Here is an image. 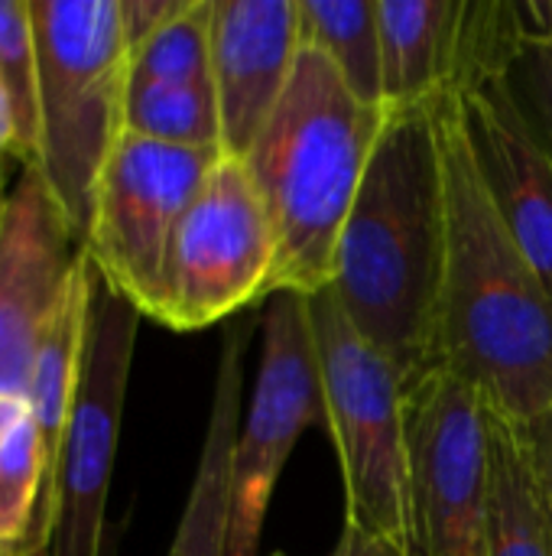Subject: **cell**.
Returning a JSON list of instances; mask_svg holds the SVG:
<instances>
[{"label": "cell", "instance_id": "2", "mask_svg": "<svg viewBox=\"0 0 552 556\" xmlns=\"http://www.w3.org/2000/svg\"><path fill=\"white\" fill-rule=\"evenodd\" d=\"M446 270L439 368L524 424L552 404V296L498 215L455 104L439 111Z\"/></svg>", "mask_w": 552, "mask_h": 556}, {"label": "cell", "instance_id": "22", "mask_svg": "<svg viewBox=\"0 0 552 556\" xmlns=\"http://www.w3.org/2000/svg\"><path fill=\"white\" fill-rule=\"evenodd\" d=\"M0 81L26 163H39V55L29 0H0Z\"/></svg>", "mask_w": 552, "mask_h": 556}, {"label": "cell", "instance_id": "28", "mask_svg": "<svg viewBox=\"0 0 552 556\" xmlns=\"http://www.w3.org/2000/svg\"><path fill=\"white\" fill-rule=\"evenodd\" d=\"M521 13L530 26L552 33V0H521Z\"/></svg>", "mask_w": 552, "mask_h": 556}, {"label": "cell", "instance_id": "18", "mask_svg": "<svg viewBox=\"0 0 552 556\" xmlns=\"http://www.w3.org/2000/svg\"><path fill=\"white\" fill-rule=\"evenodd\" d=\"M299 42L319 49L355 98L384 104L377 0H299Z\"/></svg>", "mask_w": 552, "mask_h": 556}, {"label": "cell", "instance_id": "9", "mask_svg": "<svg viewBox=\"0 0 552 556\" xmlns=\"http://www.w3.org/2000/svg\"><path fill=\"white\" fill-rule=\"evenodd\" d=\"M416 556L491 554L485 397L446 368L407 388Z\"/></svg>", "mask_w": 552, "mask_h": 556}, {"label": "cell", "instance_id": "15", "mask_svg": "<svg viewBox=\"0 0 552 556\" xmlns=\"http://www.w3.org/2000/svg\"><path fill=\"white\" fill-rule=\"evenodd\" d=\"M91 293H94V264L85 251V261L72 280V290L62 303V313L46 336L33 378H29V414L42 443V463H46V482H42V505L39 518L29 538L26 556L46 554L55 531V498H59V466L65 450L68 420L75 410L81 368H85V345H88V319H91Z\"/></svg>", "mask_w": 552, "mask_h": 556}, {"label": "cell", "instance_id": "26", "mask_svg": "<svg viewBox=\"0 0 552 556\" xmlns=\"http://www.w3.org/2000/svg\"><path fill=\"white\" fill-rule=\"evenodd\" d=\"M332 556H413L403 544L384 538V534H371V531H361L355 525H345L342 528V538L335 544Z\"/></svg>", "mask_w": 552, "mask_h": 556}, {"label": "cell", "instance_id": "5", "mask_svg": "<svg viewBox=\"0 0 552 556\" xmlns=\"http://www.w3.org/2000/svg\"><path fill=\"white\" fill-rule=\"evenodd\" d=\"M325 427L345 482V525L384 534L416 556L407 384L351 326L332 290L309 296Z\"/></svg>", "mask_w": 552, "mask_h": 556}, {"label": "cell", "instance_id": "21", "mask_svg": "<svg viewBox=\"0 0 552 556\" xmlns=\"http://www.w3.org/2000/svg\"><path fill=\"white\" fill-rule=\"evenodd\" d=\"M140 81H211V0H189L130 52V85Z\"/></svg>", "mask_w": 552, "mask_h": 556}, {"label": "cell", "instance_id": "23", "mask_svg": "<svg viewBox=\"0 0 552 556\" xmlns=\"http://www.w3.org/2000/svg\"><path fill=\"white\" fill-rule=\"evenodd\" d=\"M508 88L524 121L552 156V33L530 26L527 20H524L521 49L508 72Z\"/></svg>", "mask_w": 552, "mask_h": 556}, {"label": "cell", "instance_id": "11", "mask_svg": "<svg viewBox=\"0 0 552 556\" xmlns=\"http://www.w3.org/2000/svg\"><path fill=\"white\" fill-rule=\"evenodd\" d=\"M384 108H439L504 78L524 39L521 0H377Z\"/></svg>", "mask_w": 552, "mask_h": 556}, {"label": "cell", "instance_id": "14", "mask_svg": "<svg viewBox=\"0 0 552 556\" xmlns=\"http://www.w3.org/2000/svg\"><path fill=\"white\" fill-rule=\"evenodd\" d=\"M452 104L498 215L552 296V156L524 121L508 75Z\"/></svg>", "mask_w": 552, "mask_h": 556}, {"label": "cell", "instance_id": "29", "mask_svg": "<svg viewBox=\"0 0 552 556\" xmlns=\"http://www.w3.org/2000/svg\"><path fill=\"white\" fill-rule=\"evenodd\" d=\"M0 556H13V554H7V551H0Z\"/></svg>", "mask_w": 552, "mask_h": 556}, {"label": "cell", "instance_id": "6", "mask_svg": "<svg viewBox=\"0 0 552 556\" xmlns=\"http://www.w3.org/2000/svg\"><path fill=\"white\" fill-rule=\"evenodd\" d=\"M277 235L244 160L218 156L179 218L150 319L179 332L205 329L267 300Z\"/></svg>", "mask_w": 552, "mask_h": 556}, {"label": "cell", "instance_id": "3", "mask_svg": "<svg viewBox=\"0 0 552 556\" xmlns=\"http://www.w3.org/2000/svg\"><path fill=\"white\" fill-rule=\"evenodd\" d=\"M384 121L387 108L355 98L319 49H299L286 94L244 156L277 235L267 296L332 287L335 251Z\"/></svg>", "mask_w": 552, "mask_h": 556}, {"label": "cell", "instance_id": "4", "mask_svg": "<svg viewBox=\"0 0 552 556\" xmlns=\"http://www.w3.org/2000/svg\"><path fill=\"white\" fill-rule=\"evenodd\" d=\"M39 55V169L85 238L107 156L124 137L130 49L120 0H29Z\"/></svg>", "mask_w": 552, "mask_h": 556}, {"label": "cell", "instance_id": "20", "mask_svg": "<svg viewBox=\"0 0 552 556\" xmlns=\"http://www.w3.org/2000/svg\"><path fill=\"white\" fill-rule=\"evenodd\" d=\"M124 130L172 143L221 150V121L211 81H140L127 88Z\"/></svg>", "mask_w": 552, "mask_h": 556}, {"label": "cell", "instance_id": "19", "mask_svg": "<svg viewBox=\"0 0 552 556\" xmlns=\"http://www.w3.org/2000/svg\"><path fill=\"white\" fill-rule=\"evenodd\" d=\"M42 443L29 401L0 397V551L26 556L42 505Z\"/></svg>", "mask_w": 552, "mask_h": 556}, {"label": "cell", "instance_id": "25", "mask_svg": "<svg viewBox=\"0 0 552 556\" xmlns=\"http://www.w3.org/2000/svg\"><path fill=\"white\" fill-rule=\"evenodd\" d=\"M517 430H521V443H524V453L530 459L534 479H537L547 505L552 508V404L543 414L517 424Z\"/></svg>", "mask_w": 552, "mask_h": 556}, {"label": "cell", "instance_id": "13", "mask_svg": "<svg viewBox=\"0 0 552 556\" xmlns=\"http://www.w3.org/2000/svg\"><path fill=\"white\" fill-rule=\"evenodd\" d=\"M299 0H211V85L221 153L244 160L299 59Z\"/></svg>", "mask_w": 552, "mask_h": 556}, {"label": "cell", "instance_id": "31", "mask_svg": "<svg viewBox=\"0 0 552 556\" xmlns=\"http://www.w3.org/2000/svg\"><path fill=\"white\" fill-rule=\"evenodd\" d=\"M273 556H286V554H273Z\"/></svg>", "mask_w": 552, "mask_h": 556}, {"label": "cell", "instance_id": "30", "mask_svg": "<svg viewBox=\"0 0 552 556\" xmlns=\"http://www.w3.org/2000/svg\"><path fill=\"white\" fill-rule=\"evenodd\" d=\"M33 556H49V551H46V554H33Z\"/></svg>", "mask_w": 552, "mask_h": 556}, {"label": "cell", "instance_id": "8", "mask_svg": "<svg viewBox=\"0 0 552 556\" xmlns=\"http://www.w3.org/2000/svg\"><path fill=\"white\" fill-rule=\"evenodd\" d=\"M218 156L215 147H172L124 130L101 169L85 251L101 280L146 319L172 231Z\"/></svg>", "mask_w": 552, "mask_h": 556}, {"label": "cell", "instance_id": "24", "mask_svg": "<svg viewBox=\"0 0 552 556\" xmlns=\"http://www.w3.org/2000/svg\"><path fill=\"white\" fill-rule=\"evenodd\" d=\"M185 3L189 0H120V23H124L127 49L133 52L140 42H146L159 26L179 16Z\"/></svg>", "mask_w": 552, "mask_h": 556}, {"label": "cell", "instance_id": "17", "mask_svg": "<svg viewBox=\"0 0 552 556\" xmlns=\"http://www.w3.org/2000/svg\"><path fill=\"white\" fill-rule=\"evenodd\" d=\"M488 469H491V554L552 556V508L547 505L517 420L485 401Z\"/></svg>", "mask_w": 552, "mask_h": 556}, {"label": "cell", "instance_id": "7", "mask_svg": "<svg viewBox=\"0 0 552 556\" xmlns=\"http://www.w3.org/2000/svg\"><path fill=\"white\" fill-rule=\"evenodd\" d=\"M312 424H325V394L309 296L270 293L264 306L260 371L231 453V521L224 556L260 554L277 479Z\"/></svg>", "mask_w": 552, "mask_h": 556}, {"label": "cell", "instance_id": "10", "mask_svg": "<svg viewBox=\"0 0 552 556\" xmlns=\"http://www.w3.org/2000/svg\"><path fill=\"white\" fill-rule=\"evenodd\" d=\"M143 313L94 270L85 368L65 433L49 556H101L120 414Z\"/></svg>", "mask_w": 552, "mask_h": 556}, {"label": "cell", "instance_id": "1", "mask_svg": "<svg viewBox=\"0 0 552 556\" xmlns=\"http://www.w3.org/2000/svg\"><path fill=\"white\" fill-rule=\"evenodd\" d=\"M439 108H387L335 251L332 293L407 388L439 368L446 176Z\"/></svg>", "mask_w": 552, "mask_h": 556}, {"label": "cell", "instance_id": "16", "mask_svg": "<svg viewBox=\"0 0 552 556\" xmlns=\"http://www.w3.org/2000/svg\"><path fill=\"white\" fill-rule=\"evenodd\" d=\"M244 349L247 323H238L224 336L208 430L189 489L185 511L179 518L172 547L166 556H224L231 521V453L241 430V391H244Z\"/></svg>", "mask_w": 552, "mask_h": 556}, {"label": "cell", "instance_id": "27", "mask_svg": "<svg viewBox=\"0 0 552 556\" xmlns=\"http://www.w3.org/2000/svg\"><path fill=\"white\" fill-rule=\"evenodd\" d=\"M10 156H16L20 166H23V153H20V140H16L13 111H10V101H7V91H3V81H0V160H10Z\"/></svg>", "mask_w": 552, "mask_h": 556}, {"label": "cell", "instance_id": "12", "mask_svg": "<svg viewBox=\"0 0 552 556\" xmlns=\"http://www.w3.org/2000/svg\"><path fill=\"white\" fill-rule=\"evenodd\" d=\"M85 238L68 222L39 166H20L0 195V397L29 394L36 355L52 332Z\"/></svg>", "mask_w": 552, "mask_h": 556}]
</instances>
